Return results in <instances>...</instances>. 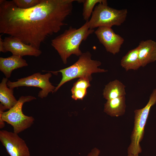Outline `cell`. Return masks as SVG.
I'll return each mask as SVG.
<instances>
[{
    "label": "cell",
    "instance_id": "cell-1",
    "mask_svg": "<svg viewBox=\"0 0 156 156\" xmlns=\"http://www.w3.org/2000/svg\"><path fill=\"white\" fill-rule=\"evenodd\" d=\"M75 0H41L32 7L18 8L13 0H0V33L39 49L48 37L67 25Z\"/></svg>",
    "mask_w": 156,
    "mask_h": 156
},
{
    "label": "cell",
    "instance_id": "cell-2",
    "mask_svg": "<svg viewBox=\"0 0 156 156\" xmlns=\"http://www.w3.org/2000/svg\"><path fill=\"white\" fill-rule=\"evenodd\" d=\"M88 21L78 29L70 26L51 40V46L57 51L64 64H67V59L72 55L80 56L83 53L79 49L81 42L94 32L89 28Z\"/></svg>",
    "mask_w": 156,
    "mask_h": 156
},
{
    "label": "cell",
    "instance_id": "cell-3",
    "mask_svg": "<svg viewBox=\"0 0 156 156\" xmlns=\"http://www.w3.org/2000/svg\"><path fill=\"white\" fill-rule=\"evenodd\" d=\"M91 56L90 53L87 51L83 53L78 60L71 66L57 71H48L54 74L59 72L62 74V79L53 92H56L65 83L74 79L84 78L90 81L92 80L91 75L93 73L107 71L99 68L101 64V62L99 61L92 60Z\"/></svg>",
    "mask_w": 156,
    "mask_h": 156
},
{
    "label": "cell",
    "instance_id": "cell-4",
    "mask_svg": "<svg viewBox=\"0 0 156 156\" xmlns=\"http://www.w3.org/2000/svg\"><path fill=\"white\" fill-rule=\"evenodd\" d=\"M36 99L31 96H21L16 103L8 111L0 103V128L5 126V122L11 125L13 128L14 132L18 134L29 128L34 123V119L32 116H26L22 112L23 104Z\"/></svg>",
    "mask_w": 156,
    "mask_h": 156
},
{
    "label": "cell",
    "instance_id": "cell-5",
    "mask_svg": "<svg viewBox=\"0 0 156 156\" xmlns=\"http://www.w3.org/2000/svg\"><path fill=\"white\" fill-rule=\"evenodd\" d=\"M127 13V9L117 10L109 7L107 3H99L94 8L88 25L92 29L100 27L120 26L125 21Z\"/></svg>",
    "mask_w": 156,
    "mask_h": 156
},
{
    "label": "cell",
    "instance_id": "cell-6",
    "mask_svg": "<svg viewBox=\"0 0 156 156\" xmlns=\"http://www.w3.org/2000/svg\"><path fill=\"white\" fill-rule=\"evenodd\" d=\"M156 103V88L151 94L146 105L141 109L135 110L134 126L131 135V142L128 153L138 155L142 152L140 142L143 139L144 127L151 107Z\"/></svg>",
    "mask_w": 156,
    "mask_h": 156
},
{
    "label": "cell",
    "instance_id": "cell-7",
    "mask_svg": "<svg viewBox=\"0 0 156 156\" xmlns=\"http://www.w3.org/2000/svg\"><path fill=\"white\" fill-rule=\"evenodd\" d=\"M45 74L40 73H35L27 77L18 79L15 82L8 80L7 82L8 86L11 88L21 86L35 87L41 89L38 93V96L41 99L46 97L49 93H53L56 87L53 86L49 81L52 76L51 72Z\"/></svg>",
    "mask_w": 156,
    "mask_h": 156
},
{
    "label": "cell",
    "instance_id": "cell-8",
    "mask_svg": "<svg viewBox=\"0 0 156 156\" xmlns=\"http://www.w3.org/2000/svg\"><path fill=\"white\" fill-rule=\"evenodd\" d=\"M0 141L10 156H30L25 141L14 132L0 131Z\"/></svg>",
    "mask_w": 156,
    "mask_h": 156
},
{
    "label": "cell",
    "instance_id": "cell-9",
    "mask_svg": "<svg viewBox=\"0 0 156 156\" xmlns=\"http://www.w3.org/2000/svg\"><path fill=\"white\" fill-rule=\"evenodd\" d=\"M94 33L107 52L114 55L120 52L124 39L121 36L115 33L111 27H99Z\"/></svg>",
    "mask_w": 156,
    "mask_h": 156
},
{
    "label": "cell",
    "instance_id": "cell-10",
    "mask_svg": "<svg viewBox=\"0 0 156 156\" xmlns=\"http://www.w3.org/2000/svg\"><path fill=\"white\" fill-rule=\"evenodd\" d=\"M3 42L4 53L10 51L13 55L21 57L29 55L37 57L42 53L40 49L26 44L19 39L14 37H5Z\"/></svg>",
    "mask_w": 156,
    "mask_h": 156
},
{
    "label": "cell",
    "instance_id": "cell-11",
    "mask_svg": "<svg viewBox=\"0 0 156 156\" xmlns=\"http://www.w3.org/2000/svg\"><path fill=\"white\" fill-rule=\"evenodd\" d=\"M141 67L156 61V42L151 40H142L138 46Z\"/></svg>",
    "mask_w": 156,
    "mask_h": 156
},
{
    "label": "cell",
    "instance_id": "cell-12",
    "mask_svg": "<svg viewBox=\"0 0 156 156\" xmlns=\"http://www.w3.org/2000/svg\"><path fill=\"white\" fill-rule=\"evenodd\" d=\"M28 66L26 61L20 56L12 55L6 58L0 57V70L8 79L14 69Z\"/></svg>",
    "mask_w": 156,
    "mask_h": 156
},
{
    "label": "cell",
    "instance_id": "cell-13",
    "mask_svg": "<svg viewBox=\"0 0 156 156\" xmlns=\"http://www.w3.org/2000/svg\"><path fill=\"white\" fill-rule=\"evenodd\" d=\"M126 106L125 97L123 96L107 100L104 111L111 116L118 117L125 114Z\"/></svg>",
    "mask_w": 156,
    "mask_h": 156
},
{
    "label": "cell",
    "instance_id": "cell-14",
    "mask_svg": "<svg viewBox=\"0 0 156 156\" xmlns=\"http://www.w3.org/2000/svg\"><path fill=\"white\" fill-rule=\"evenodd\" d=\"M8 79L3 77L0 83V101L1 103L7 109H10L17 103L14 96L13 88L8 87L7 82Z\"/></svg>",
    "mask_w": 156,
    "mask_h": 156
},
{
    "label": "cell",
    "instance_id": "cell-15",
    "mask_svg": "<svg viewBox=\"0 0 156 156\" xmlns=\"http://www.w3.org/2000/svg\"><path fill=\"white\" fill-rule=\"evenodd\" d=\"M125 88V86L118 80L110 81L105 85L103 90V97L109 100L125 96L126 94Z\"/></svg>",
    "mask_w": 156,
    "mask_h": 156
},
{
    "label": "cell",
    "instance_id": "cell-16",
    "mask_svg": "<svg viewBox=\"0 0 156 156\" xmlns=\"http://www.w3.org/2000/svg\"><path fill=\"white\" fill-rule=\"evenodd\" d=\"M120 65L126 71L136 70L141 67L138 57V48L131 50L123 56L120 61Z\"/></svg>",
    "mask_w": 156,
    "mask_h": 156
},
{
    "label": "cell",
    "instance_id": "cell-17",
    "mask_svg": "<svg viewBox=\"0 0 156 156\" xmlns=\"http://www.w3.org/2000/svg\"><path fill=\"white\" fill-rule=\"evenodd\" d=\"M77 2L83 3L82 15L84 20L86 21H89L92 15L93 8L97 3H107L106 0H78Z\"/></svg>",
    "mask_w": 156,
    "mask_h": 156
},
{
    "label": "cell",
    "instance_id": "cell-18",
    "mask_svg": "<svg viewBox=\"0 0 156 156\" xmlns=\"http://www.w3.org/2000/svg\"><path fill=\"white\" fill-rule=\"evenodd\" d=\"M17 6L21 9H28L38 4L41 0H13Z\"/></svg>",
    "mask_w": 156,
    "mask_h": 156
},
{
    "label": "cell",
    "instance_id": "cell-19",
    "mask_svg": "<svg viewBox=\"0 0 156 156\" xmlns=\"http://www.w3.org/2000/svg\"><path fill=\"white\" fill-rule=\"evenodd\" d=\"M72 98L75 100H83L87 94V89L82 87H73L71 90Z\"/></svg>",
    "mask_w": 156,
    "mask_h": 156
},
{
    "label": "cell",
    "instance_id": "cell-20",
    "mask_svg": "<svg viewBox=\"0 0 156 156\" xmlns=\"http://www.w3.org/2000/svg\"><path fill=\"white\" fill-rule=\"evenodd\" d=\"M90 86V81L88 79L84 78H80L74 83L73 87H82L87 89Z\"/></svg>",
    "mask_w": 156,
    "mask_h": 156
},
{
    "label": "cell",
    "instance_id": "cell-21",
    "mask_svg": "<svg viewBox=\"0 0 156 156\" xmlns=\"http://www.w3.org/2000/svg\"><path fill=\"white\" fill-rule=\"evenodd\" d=\"M100 153V151L98 149L95 148L92 150L87 156H99Z\"/></svg>",
    "mask_w": 156,
    "mask_h": 156
},
{
    "label": "cell",
    "instance_id": "cell-22",
    "mask_svg": "<svg viewBox=\"0 0 156 156\" xmlns=\"http://www.w3.org/2000/svg\"><path fill=\"white\" fill-rule=\"evenodd\" d=\"M1 36V35L0 36V52L4 53L3 40L2 39Z\"/></svg>",
    "mask_w": 156,
    "mask_h": 156
},
{
    "label": "cell",
    "instance_id": "cell-23",
    "mask_svg": "<svg viewBox=\"0 0 156 156\" xmlns=\"http://www.w3.org/2000/svg\"><path fill=\"white\" fill-rule=\"evenodd\" d=\"M127 156H138V155H134L131 154H128Z\"/></svg>",
    "mask_w": 156,
    "mask_h": 156
}]
</instances>
